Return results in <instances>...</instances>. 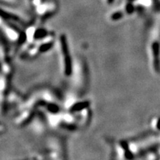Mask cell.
Listing matches in <instances>:
<instances>
[{
    "label": "cell",
    "mask_w": 160,
    "mask_h": 160,
    "mask_svg": "<svg viewBox=\"0 0 160 160\" xmlns=\"http://www.w3.org/2000/svg\"><path fill=\"white\" fill-rule=\"evenodd\" d=\"M62 41V51H63V54L65 56V71L68 75H69L71 72V59H70L69 56H68V44H67L66 39L64 36H62L61 39Z\"/></svg>",
    "instance_id": "1"
},
{
    "label": "cell",
    "mask_w": 160,
    "mask_h": 160,
    "mask_svg": "<svg viewBox=\"0 0 160 160\" xmlns=\"http://www.w3.org/2000/svg\"><path fill=\"white\" fill-rule=\"evenodd\" d=\"M89 105L88 102H79V103L75 104L71 108V111H81V110L84 109V108H87Z\"/></svg>",
    "instance_id": "2"
},
{
    "label": "cell",
    "mask_w": 160,
    "mask_h": 160,
    "mask_svg": "<svg viewBox=\"0 0 160 160\" xmlns=\"http://www.w3.org/2000/svg\"><path fill=\"white\" fill-rule=\"evenodd\" d=\"M50 46H51V44H43L42 46H41V48H40V50H41V51H46V50H48V49L50 48Z\"/></svg>",
    "instance_id": "3"
},
{
    "label": "cell",
    "mask_w": 160,
    "mask_h": 160,
    "mask_svg": "<svg viewBox=\"0 0 160 160\" xmlns=\"http://www.w3.org/2000/svg\"><path fill=\"white\" fill-rule=\"evenodd\" d=\"M45 33L46 32L44 30H39V31H37L36 33H35V36L36 35V37H41L42 35H44Z\"/></svg>",
    "instance_id": "4"
},
{
    "label": "cell",
    "mask_w": 160,
    "mask_h": 160,
    "mask_svg": "<svg viewBox=\"0 0 160 160\" xmlns=\"http://www.w3.org/2000/svg\"><path fill=\"white\" fill-rule=\"evenodd\" d=\"M158 127L159 128H160V120L159 121V122H158Z\"/></svg>",
    "instance_id": "5"
},
{
    "label": "cell",
    "mask_w": 160,
    "mask_h": 160,
    "mask_svg": "<svg viewBox=\"0 0 160 160\" xmlns=\"http://www.w3.org/2000/svg\"><path fill=\"white\" fill-rule=\"evenodd\" d=\"M108 2H109V3H111L113 1V0H108Z\"/></svg>",
    "instance_id": "6"
}]
</instances>
